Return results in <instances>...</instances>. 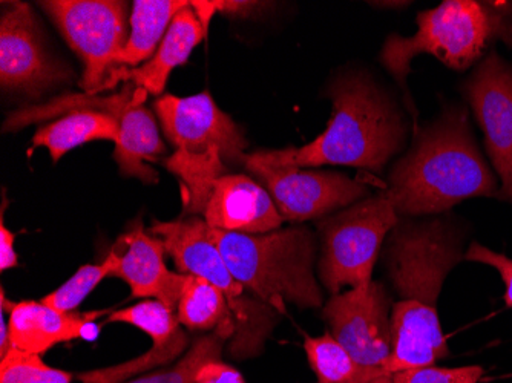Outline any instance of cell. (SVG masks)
<instances>
[{
  "instance_id": "cell-26",
  "label": "cell",
  "mask_w": 512,
  "mask_h": 383,
  "mask_svg": "<svg viewBox=\"0 0 512 383\" xmlns=\"http://www.w3.org/2000/svg\"><path fill=\"white\" fill-rule=\"evenodd\" d=\"M463 259L494 267L502 276L503 282H505V305L508 308H512V259L502 255V253L494 252V250L488 249V247L482 246L479 243L471 244L467 252H465Z\"/></svg>"
},
{
  "instance_id": "cell-9",
  "label": "cell",
  "mask_w": 512,
  "mask_h": 383,
  "mask_svg": "<svg viewBox=\"0 0 512 383\" xmlns=\"http://www.w3.org/2000/svg\"><path fill=\"white\" fill-rule=\"evenodd\" d=\"M40 7L82 60L85 94H100L128 42V5L119 0H48Z\"/></svg>"
},
{
  "instance_id": "cell-12",
  "label": "cell",
  "mask_w": 512,
  "mask_h": 383,
  "mask_svg": "<svg viewBox=\"0 0 512 383\" xmlns=\"http://www.w3.org/2000/svg\"><path fill=\"white\" fill-rule=\"evenodd\" d=\"M465 94L500 178L499 198L512 203V66L491 53L465 83Z\"/></svg>"
},
{
  "instance_id": "cell-16",
  "label": "cell",
  "mask_w": 512,
  "mask_h": 383,
  "mask_svg": "<svg viewBox=\"0 0 512 383\" xmlns=\"http://www.w3.org/2000/svg\"><path fill=\"white\" fill-rule=\"evenodd\" d=\"M203 220L212 229L246 235L273 232L284 221L269 192L243 174H227L215 181Z\"/></svg>"
},
{
  "instance_id": "cell-32",
  "label": "cell",
  "mask_w": 512,
  "mask_h": 383,
  "mask_svg": "<svg viewBox=\"0 0 512 383\" xmlns=\"http://www.w3.org/2000/svg\"><path fill=\"white\" fill-rule=\"evenodd\" d=\"M373 383H393L391 377H381V379L375 380Z\"/></svg>"
},
{
  "instance_id": "cell-31",
  "label": "cell",
  "mask_w": 512,
  "mask_h": 383,
  "mask_svg": "<svg viewBox=\"0 0 512 383\" xmlns=\"http://www.w3.org/2000/svg\"><path fill=\"white\" fill-rule=\"evenodd\" d=\"M11 350H13V344H11L10 325L2 318L0 319V361H2Z\"/></svg>"
},
{
  "instance_id": "cell-10",
  "label": "cell",
  "mask_w": 512,
  "mask_h": 383,
  "mask_svg": "<svg viewBox=\"0 0 512 383\" xmlns=\"http://www.w3.org/2000/svg\"><path fill=\"white\" fill-rule=\"evenodd\" d=\"M243 166L261 181L284 221L322 220L368 195L347 175L275 163L264 151L244 155Z\"/></svg>"
},
{
  "instance_id": "cell-6",
  "label": "cell",
  "mask_w": 512,
  "mask_h": 383,
  "mask_svg": "<svg viewBox=\"0 0 512 383\" xmlns=\"http://www.w3.org/2000/svg\"><path fill=\"white\" fill-rule=\"evenodd\" d=\"M511 13V4L447 0L419 13L414 36L388 37L379 59L408 97L407 77L414 57L431 54L448 68L465 71L482 57L491 40L500 37L512 46Z\"/></svg>"
},
{
  "instance_id": "cell-8",
  "label": "cell",
  "mask_w": 512,
  "mask_h": 383,
  "mask_svg": "<svg viewBox=\"0 0 512 383\" xmlns=\"http://www.w3.org/2000/svg\"><path fill=\"white\" fill-rule=\"evenodd\" d=\"M398 224V212L385 190L319 220L318 270L325 289L338 295L344 287L356 289L373 281L382 244Z\"/></svg>"
},
{
  "instance_id": "cell-24",
  "label": "cell",
  "mask_w": 512,
  "mask_h": 383,
  "mask_svg": "<svg viewBox=\"0 0 512 383\" xmlns=\"http://www.w3.org/2000/svg\"><path fill=\"white\" fill-rule=\"evenodd\" d=\"M226 342V339L215 331L195 339L188 353L169 368V383H195L198 371L204 365L212 361H221V353Z\"/></svg>"
},
{
  "instance_id": "cell-27",
  "label": "cell",
  "mask_w": 512,
  "mask_h": 383,
  "mask_svg": "<svg viewBox=\"0 0 512 383\" xmlns=\"http://www.w3.org/2000/svg\"><path fill=\"white\" fill-rule=\"evenodd\" d=\"M195 383H246L237 368L221 361H212L198 371Z\"/></svg>"
},
{
  "instance_id": "cell-25",
  "label": "cell",
  "mask_w": 512,
  "mask_h": 383,
  "mask_svg": "<svg viewBox=\"0 0 512 383\" xmlns=\"http://www.w3.org/2000/svg\"><path fill=\"white\" fill-rule=\"evenodd\" d=\"M485 370L479 365L471 367L444 368L421 367L401 371L391 376L393 383H479Z\"/></svg>"
},
{
  "instance_id": "cell-13",
  "label": "cell",
  "mask_w": 512,
  "mask_h": 383,
  "mask_svg": "<svg viewBox=\"0 0 512 383\" xmlns=\"http://www.w3.org/2000/svg\"><path fill=\"white\" fill-rule=\"evenodd\" d=\"M73 73L46 51L30 5L13 2L0 19V85L4 91L40 92Z\"/></svg>"
},
{
  "instance_id": "cell-5",
  "label": "cell",
  "mask_w": 512,
  "mask_h": 383,
  "mask_svg": "<svg viewBox=\"0 0 512 383\" xmlns=\"http://www.w3.org/2000/svg\"><path fill=\"white\" fill-rule=\"evenodd\" d=\"M207 235L232 275L273 310L284 313L289 304L321 307L324 296L315 276L316 238L309 227L246 235L207 226Z\"/></svg>"
},
{
  "instance_id": "cell-2",
  "label": "cell",
  "mask_w": 512,
  "mask_h": 383,
  "mask_svg": "<svg viewBox=\"0 0 512 383\" xmlns=\"http://www.w3.org/2000/svg\"><path fill=\"white\" fill-rule=\"evenodd\" d=\"M385 192L399 217L436 215L468 198L499 197L465 109H450L417 137L391 169Z\"/></svg>"
},
{
  "instance_id": "cell-11",
  "label": "cell",
  "mask_w": 512,
  "mask_h": 383,
  "mask_svg": "<svg viewBox=\"0 0 512 383\" xmlns=\"http://www.w3.org/2000/svg\"><path fill=\"white\" fill-rule=\"evenodd\" d=\"M391 308L384 284L371 281L333 295L322 310L330 334L373 380L384 377L391 356Z\"/></svg>"
},
{
  "instance_id": "cell-3",
  "label": "cell",
  "mask_w": 512,
  "mask_h": 383,
  "mask_svg": "<svg viewBox=\"0 0 512 383\" xmlns=\"http://www.w3.org/2000/svg\"><path fill=\"white\" fill-rule=\"evenodd\" d=\"M329 95L333 114L327 129L309 145L264 151L267 157L301 169L336 164L382 172L407 135L393 100L370 77L356 73L336 79Z\"/></svg>"
},
{
  "instance_id": "cell-15",
  "label": "cell",
  "mask_w": 512,
  "mask_h": 383,
  "mask_svg": "<svg viewBox=\"0 0 512 383\" xmlns=\"http://www.w3.org/2000/svg\"><path fill=\"white\" fill-rule=\"evenodd\" d=\"M163 239L145 229L142 221L129 224L109 250L112 276L123 279L131 298L154 299L177 311L186 275L166 267Z\"/></svg>"
},
{
  "instance_id": "cell-28",
  "label": "cell",
  "mask_w": 512,
  "mask_h": 383,
  "mask_svg": "<svg viewBox=\"0 0 512 383\" xmlns=\"http://www.w3.org/2000/svg\"><path fill=\"white\" fill-rule=\"evenodd\" d=\"M212 11L226 16L250 17L260 13L269 4L263 2H209Z\"/></svg>"
},
{
  "instance_id": "cell-29",
  "label": "cell",
  "mask_w": 512,
  "mask_h": 383,
  "mask_svg": "<svg viewBox=\"0 0 512 383\" xmlns=\"http://www.w3.org/2000/svg\"><path fill=\"white\" fill-rule=\"evenodd\" d=\"M17 266H19V259L14 250V233L7 229L4 215H2V221H0V270L7 272Z\"/></svg>"
},
{
  "instance_id": "cell-1",
  "label": "cell",
  "mask_w": 512,
  "mask_h": 383,
  "mask_svg": "<svg viewBox=\"0 0 512 383\" xmlns=\"http://www.w3.org/2000/svg\"><path fill=\"white\" fill-rule=\"evenodd\" d=\"M463 238L451 221H399L385 247V264L399 301L391 308V356L384 377L430 367L450 356L437 301L451 270L462 261Z\"/></svg>"
},
{
  "instance_id": "cell-19",
  "label": "cell",
  "mask_w": 512,
  "mask_h": 383,
  "mask_svg": "<svg viewBox=\"0 0 512 383\" xmlns=\"http://www.w3.org/2000/svg\"><path fill=\"white\" fill-rule=\"evenodd\" d=\"M184 0H135L132 4L131 33L117 59V69H134L157 53L171 23L189 7Z\"/></svg>"
},
{
  "instance_id": "cell-30",
  "label": "cell",
  "mask_w": 512,
  "mask_h": 383,
  "mask_svg": "<svg viewBox=\"0 0 512 383\" xmlns=\"http://www.w3.org/2000/svg\"><path fill=\"white\" fill-rule=\"evenodd\" d=\"M123 383H169V368L166 370H157L155 373H146L135 377L132 380H126Z\"/></svg>"
},
{
  "instance_id": "cell-17",
  "label": "cell",
  "mask_w": 512,
  "mask_h": 383,
  "mask_svg": "<svg viewBox=\"0 0 512 383\" xmlns=\"http://www.w3.org/2000/svg\"><path fill=\"white\" fill-rule=\"evenodd\" d=\"M109 310L77 311L56 310L42 301H20L10 313L11 344L22 353L42 356L62 342L86 338L92 333L97 319Z\"/></svg>"
},
{
  "instance_id": "cell-23",
  "label": "cell",
  "mask_w": 512,
  "mask_h": 383,
  "mask_svg": "<svg viewBox=\"0 0 512 383\" xmlns=\"http://www.w3.org/2000/svg\"><path fill=\"white\" fill-rule=\"evenodd\" d=\"M73 374L50 367L36 354L13 350L2 359L0 383H71Z\"/></svg>"
},
{
  "instance_id": "cell-7",
  "label": "cell",
  "mask_w": 512,
  "mask_h": 383,
  "mask_svg": "<svg viewBox=\"0 0 512 383\" xmlns=\"http://www.w3.org/2000/svg\"><path fill=\"white\" fill-rule=\"evenodd\" d=\"M152 235L163 239L166 253L178 272L201 276L223 292L234 316L237 331L229 344L235 361L260 356L278 324V311L256 298L227 267L217 246L207 235L203 218L188 217L175 221H152Z\"/></svg>"
},
{
  "instance_id": "cell-4",
  "label": "cell",
  "mask_w": 512,
  "mask_h": 383,
  "mask_svg": "<svg viewBox=\"0 0 512 383\" xmlns=\"http://www.w3.org/2000/svg\"><path fill=\"white\" fill-rule=\"evenodd\" d=\"M154 111L175 148L165 166L183 187L184 215H203L215 181L227 175L230 166H243L249 143L209 92L191 97L161 95Z\"/></svg>"
},
{
  "instance_id": "cell-20",
  "label": "cell",
  "mask_w": 512,
  "mask_h": 383,
  "mask_svg": "<svg viewBox=\"0 0 512 383\" xmlns=\"http://www.w3.org/2000/svg\"><path fill=\"white\" fill-rule=\"evenodd\" d=\"M177 316L189 330L215 331L226 341H232L237 331L223 292L201 276L186 275Z\"/></svg>"
},
{
  "instance_id": "cell-22",
  "label": "cell",
  "mask_w": 512,
  "mask_h": 383,
  "mask_svg": "<svg viewBox=\"0 0 512 383\" xmlns=\"http://www.w3.org/2000/svg\"><path fill=\"white\" fill-rule=\"evenodd\" d=\"M108 276H112V266L108 259L102 264H86L74 273L73 278L60 285L59 289L45 296L42 302L56 310L69 313L76 310Z\"/></svg>"
},
{
  "instance_id": "cell-14",
  "label": "cell",
  "mask_w": 512,
  "mask_h": 383,
  "mask_svg": "<svg viewBox=\"0 0 512 383\" xmlns=\"http://www.w3.org/2000/svg\"><path fill=\"white\" fill-rule=\"evenodd\" d=\"M106 324H128L142 330L152 339V348L123 364L80 373L77 376L80 382L123 383L172 364L188 350L189 336L181 328L175 311L154 299L112 311Z\"/></svg>"
},
{
  "instance_id": "cell-21",
  "label": "cell",
  "mask_w": 512,
  "mask_h": 383,
  "mask_svg": "<svg viewBox=\"0 0 512 383\" xmlns=\"http://www.w3.org/2000/svg\"><path fill=\"white\" fill-rule=\"evenodd\" d=\"M304 351L318 383L375 382L329 331L319 338L306 336Z\"/></svg>"
},
{
  "instance_id": "cell-18",
  "label": "cell",
  "mask_w": 512,
  "mask_h": 383,
  "mask_svg": "<svg viewBox=\"0 0 512 383\" xmlns=\"http://www.w3.org/2000/svg\"><path fill=\"white\" fill-rule=\"evenodd\" d=\"M206 33L200 17L189 4L171 23L154 57L138 68L117 69L106 83L105 89L114 88L120 80H125L148 94H163L172 71L188 62L192 51L200 45Z\"/></svg>"
}]
</instances>
